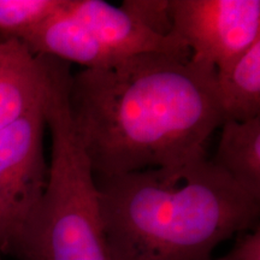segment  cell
Instances as JSON below:
<instances>
[{"label": "cell", "mask_w": 260, "mask_h": 260, "mask_svg": "<svg viewBox=\"0 0 260 260\" xmlns=\"http://www.w3.org/2000/svg\"><path fill=\"white\" fill-rule=\"evenodd\" d=\"M214 74L155 53L71 74L70 119L95 180L207 159V141L224 122Z\"/></svg>", "instance_id": "6da1fadb"}, {"label": "cell", "mask_w": 260, "mask_h": 260, "mask_svg": "<svg viewBox=\"0 0 260 260\" xmlns=\"http://www.w3.org/2000/svg\"><path fill=\"white\" fill-rule=\"evenodd\" d=\"M95 181L111 260H212L217 246L259 224L260 199L209 158Z\"/></svg>", "instance_id": "7a4b0ae2"}, {"label": "cell", "mask_w": 260, "mask_h": 260, "mask_svg": "<svg viewBox=\"0 0 260 260\" xmlns=\"http://www.w3.org/2000/svg\"><path fill=\"white\" fill-rule=\"evenodd\" d=\"M70 74L53 71L45 103L51 162L32 224L27 260H111L92 167L71 123Z\"/></svg>", "instance_id": "3957f363"}, {"label": "cell", "mask_w": 260, "mask_h": 260, "mask_svg": "<svg viewBox=\"0 0 260 260\" xmlns=\"http://www.w3.org/2000/svg\"><path fill=\"white\" fill-rule=\"evenodd\" d=\"M45 103L0 129V252L18 260L28 259L29 236L48 181Z\"/></svg>", "instance_id": "277c9868"}, {"label": "cell", "mask_w": 260, "mask_h": 260, "mask_svg": "<svg viewBox=\"0 0 260 260\" xmlns=\"http://www.w3.org/2000/svg\"><path fill=\"white\" fill-rule=\"evenodd\" d=\"M171 31L189 60L216 71L260 39L259 0H169Z\"/></svg>", "instance_id": "5b68a950"}, {"label": "cell", "mask_w": 260, "mask_h": 260, "mask_svg": "<svg viewBox=\"0 0 260 260\" xmlns=\"http://www.w3.org/2000/svg\"><path fill=\"white\" fill-rule=\"evenodd\" d=\"M67 12L88 29L118 63L153 53L190 57L180 39L157 31L124 3L116 6L104 0H68Z\"/></svg>", "instance_id": "8992f818"}, {"label": "cell", "mask_w": 260, "mask_h": 260, "mask_svg": "<svg viewBox=\"0 0 260 260\" xmlns=\"http://www.w3.org/2000/svg\"><path fill=\"white\" fill-rule=\"evenodd\" d=\"M50 58L38 56L18 39L0 40V129L45 102Z\"/></svg>", "instance_id": "52a82bcc"}, {"label": "cell", "mask_w": 260, "mask_h": 260, "mask_svg": "<svg viewBox=\"0 0 260 260\" xmlns=\"http://www.w3.org/2000/svg\"><path fill=\"white\" fill-rule=\"evenodd\" d=\"M211 162L241 189L260 199V117L223 122Z\"/></svg>", "instance_id": "ba28073f"}, {"label": "cell", "mask_w": 260, "mask_h": 260, "mask_svg": "<svg viewBox=\"0 0 260 260\" xmlns=\"http://www.w3.org/2000/svg\"><path fill=\"white\" fill-rule=\"evenodd\" d=\"M214 88L224 122L260 117V39L216 70Z\"/></svg>", "instance_id": "9c48e42d"}, {"label": "cell", "mask_w": 260, "mask_h": 260, "mask_svg": "<svg viewBox=\"0 0 260 260\" xmlns=\"http://www.w3.org/2000/svg\"><path fill=\"white\" fill-rule=\"evenodd\" d=\"M67 0H0V34L23 40L63 8Z\"/></svg>", "instance_id": "30bf717a"}, {"label": "cell", "mask_w": 260, "mask_h": 260, "mask_svg": "<svg viewBox=\"0 0 260 260\" xmlns=\"http://www.w3.org/2000/svg\"><path fill=\"white\" fill-rule=\"evenodd\" d=\"M228 254L233 260H260L259 224L248 232L239 234L235 245Z\"/></svg>", "instance_id": "8fae6325"}, {"label": "cell", "mask_w": 260, "mask_h": 260, "mask_svg": "<svg viewBox=\"0 0 260 260\" xmlns=\"http://www.w3.org/2000/svg\"><path fill=\"white\" fill-rule=\"evenodd\" d=\"M212 260H233V259H232V258H230V255H229V254H228V253H226V254H225V255L220 256V258H218V259H212Z\"/></svg>", "instance_id": "7c38bea8"}, {"label": "cell", "mask_w": 260, "mask_h": 260, "mask_svg": "<svg viewBox=\"0 0 260 260\" xmlns=\"http://www.w3.org/2000/svg\"><path fill=\"white\" fill-rule=\"evenodd\" d=\"M0 260H5V259H4V254H3L2 252H0Z\"/></svg>", "instance_id": "4fadbf2b"}]
</instances>
